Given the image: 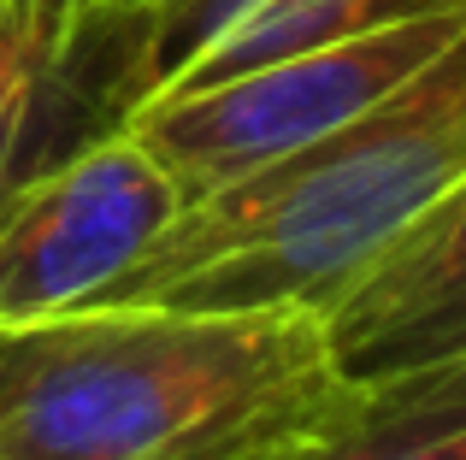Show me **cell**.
<instances>
[{
  "label": "cell",
  "mask_w": 466,
  "mask_h": 460,
  "mask_svg": "<svg viewBox=\"0 0 466 460\" xmlns=\"http://www.w3.org/2000/svg\"><path fill=\"white\" fill-rule=\"evenodd\" d=\"M360 402L319 307H95L0 336V460H289Z\"/></svg>",
  "instance_id": "obj_1"
},
{
  "label": "cell",
  "mask_w": 466,
  "mask_h": 460,
  "mask_svg": "<svg viewBox=\"0 0 466 460\" xmlns=\"http://www.w3.org/2000/svg\"><path fill=\"white\" fill-rule=\"evenodd\" d=\"M466 177V30L289 160L195 195L95 307H319ZM89 307V313H95Z\"/></svg>",
  "instance_id": "obj_2"
},
{
  "label": "cell",
  "mask_w": 466,
  "mask_h": 460,
  "mask_svg": "<svg viewBox=\"0 0 466 460\" xmlns=\"http://www.w3.org/2000/svg\"><path fill=\"white\" fill-rule=\"evenodd\" d=\"M461 30H466V0L272 59V65H254L242 77L207 83L189 95H166V101L137 106L118 125L137 130L195 201L272 160H289L308 142L330 136L337 125L360 118L396 83H408L425 59L443 54Z\"/></svg>",
  "instance_id": "obj_3"
},
{
  "label": "cell",
  "mask_w": 466,
  "mask_h": 460,
  "mask_svg": "<svg viewBox=\"0 0 466 460\" xmlns=\"http://www.w3.org/2000/svg\"><path fill=\"white\" fill-rule=\"evenodd\" d=\"M189 207L130 125L42 160L0 195V336L89 313Z\"/></svg>",
  "instance_id": "obj_4"
},
{
  "label": "cell",
  "mask_w": 466,
  "mask_h": 460,
  "mask_svg": "<svg viewBox=\"0 0 466 460\" xmlns=\"http://www.w3.org/2000/svg\"><path fill=\"white\" fill-rule=\"evenodd\" d=\"M461 0H148L106 42V125L342 35Z\"/></svg>",
  "instance_id": "obj_5"
},
{
  "label": "cell",
  "mask_w": 466,
  "mask_h": 460,
  "mask_svg": "<svg viewBox=\"0 0 466 460\" xmlns=\"http://www.w3.org/2000/svg\"><path fill=\"white\" fill-rule=\"evenodd\" d=\"M337 366L360 390L466 360V177L325 307Z\"/></svg>",
  "instance_id": "obj_6"
},
{
  "label": "cell",
  "mask_w": 466,
  "mask_h": 460,
  "mask_svg": "<svg viewBox=\"0 0 466 460\" xmlns=\"http://www.w3.org/2000/svg\"><path fill=\"white\" fill-rule=\"evenodd\" d=\"M289 460H466V360L366 390L360 414Z\"/></svg>",
  "instance_id": "obj_7"
},
{
  "label": "cell",
  "mask_w": 466,
  "mask_h": 460,
  "mask_svg": "<svg viewBox=\"0 0 466 460\" xmlns=\"http://www.w3.org/2000/svg\"><path fill=\"white\" fill-rule=\"evenodd\" d=\"M71 89L47 71V59L35 54V42L24 35V24L0 6V195L18 184L24 172L42 165L35 142H42V118L54 106V95Z\"/></svg>",
  "instance_id": "obj_8"
},
{
  "label": "cell",
  "mask_w": 466,
  "mask_h": 460,
  "mask_svg": "<svg viewBox=\"0 0 466 460\" xmlns=\"http://www.w3.org/2000/svg\"><path fill=\"white\" fill-rule=\"evenodd\" d=\"M12 18L24 24V35L35 42V54L47 59L59 83H77L89 59L106 54L118 30L137 18L148 0H6Z\"/></svg>",
  "instance_id": "obj_9"
},
{
  "label": "cell",
  "mask_w": 466,
  "mask_h": 460,
  "mask_svg": "<svg viewBox=\"0 0 466 460\" xmlns=\"http://www.w3.org/2000/svg\"><path fill=\"white\" fill-rule=\"evenodd\" d=\"M0 6H6V0H0ZM6 12H12V6H6Z\"/></svg>",
  "instance_id": "obj_10"
}]
</instances>
